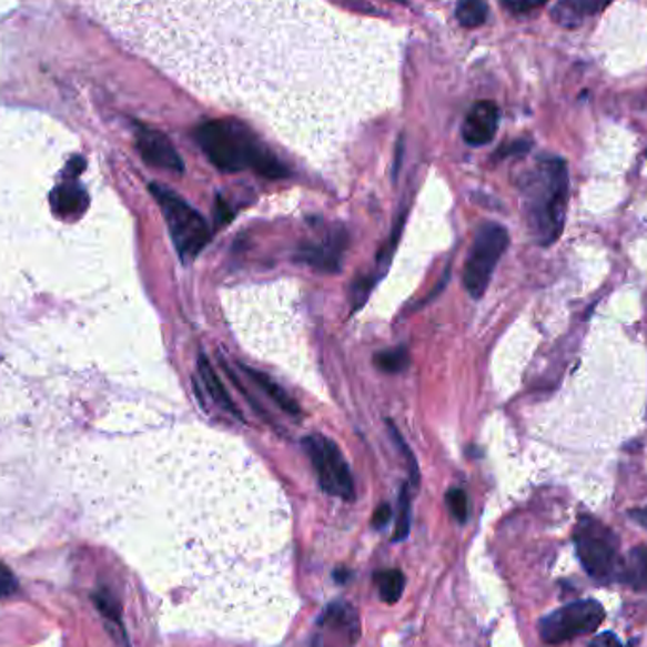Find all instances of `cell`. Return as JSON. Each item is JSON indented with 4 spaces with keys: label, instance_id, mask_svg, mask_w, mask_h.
Segmentation results:
<instances>
[{
    "label": "cell",
    "instance_id": "cell-1",
    "mask_svg": "<svg viewBox=\"0 0 647 647\" xmlns=\"http://www.w3.org/2000/svg\"><path fill=\"white\" fill-rule=\"evenodd\" d=\"M110 31L201 97L290 141H324L383 109L396 82L385 27L322 0H95Z\"/></svg>",
    "mask_w": 647,
    "mask_h": 647
},
{
    "label": "cell",
    "instance_id": "cell-2",
    "mask_svg": "<svg viewBox=\"0 0 647 647\" xmlns=\"http://www.w3.org/2000/svg\"><path fill=\"white\" fill-rule=\"evenodd\" d=\"M568 169L560 158H539L520 179L526 224L542 246L555 243L564 230L568 206Z\"/></svg>",
    "mask_w": 647,
    "mask_h": 647
},
{
    "label": "cell",
    "instance_id": "cell-3",
    "mask_svg": "<svg viewBox=\"0 0 647 647\" xmlns=\"http://www.w3.org/2000/svg\"><path fill=\"white\" fill-rule=\"evenodd\" d=\"M195 139L212 165L224 173L254 169L257 174L267 179L289 176V171L281 161L241 123L225 120L203 123L198 129Z\"/></svg>",
    "mask_w": 647,
    "mask_h": 647
},
{
    "label": "cell",
    "instance_id": "cell-4",
    "mask_svg": "<svg viewBox=\"0 0 647 647\" xmlns=\"http://www.w3.org/2000/svg\"><path fill=\"white\" fill-rule=\"evenodd\" d=\"M150 192L165 216L179 256L184 262H190L211 241V228L206 224V220L173 190L161 184H150Z\"/></svg>",
    "mask_w": 647,
    "mask_h": 647
},
{
    "label": "cell",
    "instance_id": "cell-5",
    "mask_svg": "<svg viewBox=\"0 0 647 647\" xmlns=\"http://www.w3.org/2000/svg\"><path fill=\"white\" fill-rule=\"evenodd\" d=\"M577 557L585 570L598 582H611L619 576V539L608 526L593 517H582L574 533Z\"/></svg>",
    "mask_w": 647,
    "mask_h": 647
},
{
    "label": "cell",
    "instance_id": "cell-6",
    "mask_svg": "<svg viewBox=\"0 0 647 647\" xmlns=\"http://www.w3.org/2000/svg\"><path fill=\"white\" fill-rule=\"evenodd\" d=\"M507 244H509V235L506 228H502L501 224L488 222L477 231L468 260L464 265V286L474 300H479L487 292L496 263L501 262Z\"/></svg>",
    "mask_w": 647,
    "mask_h": 647
},
{
    "label": "cell",
    "instance_id": "cell-7",
    "mask_svg": "<svg viewBox=\"0 0 647 647\" xmlns=\"http://www.w3.org/2000/svg\"><path fill=\"white\" fill-rule=\"evenodd\" d=\"M606 611L598 600L566 604L539 621V636L545 644H564L577 636L590 635L603 625Z\"/></svg>",
    "mask_w": 647,
    "mask_h": 647
},
{
    "label": "cell",
    "instance_id": "cell-8",
    "mask_svg": "<svg viewBox=\"0 0 647 647\" xmlns=\"http://www.w3.org/2000/svg\"><path fill=\"white\" fill-rule=\"evenodd\" d=\"M303 449L313 462L321 487L332 496H337L343 501H353V474L341 455L340 447L330 437L313 434V436L303 437Z\"/></svg>",
    "mask_w": 647,
    "mask_h": 647
},
{
    "label": "cell",
    "instance_id": "cell-9",
    "mask_svg": "<svg viewBox=\"0 0 647 647\" xmlns=\"http://www.w3.org/2000/svg\"><path fill=\"white\" fill-rule=\"evenodd\" d=\"M137 148L141 152L142 160L154 168L168 169L173 173H182L184 163L180 160L179 152L168 137L154 131V129L141 128L137 131Z\"/></svg>",
    "mask_w": 647,
    "mask_h": 647
},
{
    "label": "cell",
    "instance_id": "cell-10",
    "mask_svg": "<svg viewBox=\"0 0 647 647\" xmlns=\"http://www.w3.org/2000/svg\"><path fill=\"white\" fill-rule=\"evenodd\" d=\"M498 122H501L498 107L491 101H479L466 115L462 125V137L469 146H485L496 135Z\"/></svg>",
    "mask_w": 647,
    "mask_h": 647
},
{
    "label": "cell",
    "instance_id": "cell-11",
    "mask_svg": "<svg viewBox=\"0 0 647 647\" xmlns=\"http://www.w3.org/2000/svg\"><path fill=\"white\" fill-rule=\"evenodd\" d=\"M614 0H558L553 8V21L566 29H574L584 23L590 16L603 12Z\"/></svg>",
    "mask_w": 647,
    "mask_h": 647
},
{
    "label": "cell",
    "instance_id": "cell-12",
    "mask_svg": "<svg viewBox=\"0 0 647 647\" xmlns=\"http://www.w3.org/2000/svg\"><path fill=\"white\" fill-rule=\"evenodd\" d=\"M88 193L82 190V188L71 182V184H61V186L55 188L52 193V206L53 212L63 216V219H69V216H78L88 209Z\"/></svg>",
    "mask_w": 647,
    "mask_h": 647
},
{
    "label": "cell",
    "instance_id": "cell-13",
    "mask_svg": "<svg viewBox=\"0 0 647 647\" xmlns=\"http://www.w3.org/2000/svg\"><path fill=\"white\" fill-rule=\"evenodd\" d=\"M198 370L199 375H201V381H203V385H205L206 392H209L212 400H214V404H219V407L231 413L233 417L241 418V411L237 410V405H235V402L231 400L230 394L225 391V386L222 385V381H220L219 375L214 372V367L211 366V362H209L203 354L199 356Z\"/></svg>",
    "mask_w": 647,
    "mask_h": 647
},
{
    "label": "cell",
    "instance_id": "cell-14",
    "mask_svg": "<svg viewBox=\"0 0 647 647\" xmlns=\"http://www.w3.org/2000/svg\"><path fill=\"white\" fill-rule=\"evenodd\" d=\"M243 373L246 377L252 378V383L260 388V391L265 392L267 396L275 402L279 407H281L284 413H289L292 417L295 415H300V407L295 404L292 396H290L289 392L284 391L282 386L276 385L273 378L267 377L265 373L257 372V370H252V367H244Z\"/></svg>",
    "mask_w": 647,
    "mask_h": 647
},
{
    "label": "cell",
    "instance_id": "cell-15",
    "mask_svg": "<svg viewBox=\"0 0 647 647\" xmlns=\"http://www.w3.org/2000/svg\"><path fill=\"white\" fill-rule=\"evenodd\" d=\"M619 577L635 589H647V547H635L621 563Z\"/></svg>",
    "mask_w": 647,
    "mask_h": 647
},
{
    "label": "cell",
    "instance_id": "cell-16",
    "mask_svg": "<svg viewBox=\"0 0 647 647\" xmlns=\"http://www.w3.org/2000/svg\"><path fill=\"white\" fill-rule=\"evenodd\" d=\"M297 260H302L314 270L326 271V273L340 271V256L335 249H330V246H313V244L302 246Z\"/></svg>",
    "mask_w": 647,
    "mask_h": 647
},
{
    "label": "cell",
    "instance_id": "cell-17",
    "mask_svg": "<svg viewBox=\"0 0 647 647\" xmlns=\"http://www.w3.org/2000/svg\"><path fill=\"white\" fill-rule=\"evenodd\" d=\"M373 364L378 372L388 373V375H396L402 373L410 366V353L404 346H396V348H388V351H381L375 354Z\"/></svg>",
    "mask_w": 647,
    "mask_h": 647
},
{
    "label": "cell",
    "instance_id": "cell-18",
    "mask_svg": "<svg viewBox=\"0 0 647 647\" xmlns=\"http://www.w3.org/2000/svg\"><path fill=\"white\" fill-rule=\"evenodd\" d=\"M375 582L386 604H396L404 595L405 577L400 570L378 572Z\"/></svg>",
    "mask_w": 647,
    "mask_h": 647
},
{
    "label": "cell",
    "instance_id": "cell-19",
    "mask_svg": "<svg viewBox=\"0 0 647 647\" xmlns=\"http://www.w3.org/2000/svg\"><path fill=\"white\" fill-rule=\"evenodd\" d=\"M487 18L488 7L485 0H461L456 7V20L468 29L483 26Z\"/></svg>",
    "mask_w": 647,
    "mask_h": 647
},
{
    "label": "cell",
    "instance_id": "cell-20",
    "mask_svg": "<svg viewBox=\"0 0 647 647\" xmlns=\"http://www.w3.org/2000/svg\"><path fill=\"white\" fill-rule=\"evenodd\" d=\"M91 598L95 603V608L101 611V616L107 621L114 623L115 627L120 628V633L125 636L122 625V608H120V603L115 600V596L109 589H99L91 595Z\"/></svg>",
    "mask_w": 647,
    "mask_h": 647
},
{
    "label": "cell",
    "instance_id": "cell-21",
    "mask_svg": "<svg viewBox=\"0 0 647 647\" xmlns=\"http://www.w3.org/2000/svg\"><path fill=\"white\" fill-rule=\"evenodd\" d=\"M411 525V498L410 491L404 487L400 494V513H397L396 533H394V542L404 539L410 534Z\"/></svg>",
    "mask_w": 647,
    "mask_h": 647
},
{
    "label": "cell",
    "instance_id": "cell-22",
    "mask_svg": "<svg viewBox=\"0 0 647 647\" xmlns=\"http://www.w3.org/2000/svg\"><path fill=\"white\" fill-rule=\"evenodd\" d=\"M447 504L456 520L464 523L468 519V496L462 488H451L447 493Z\"/></svg>",
    "mask_w": 647,
    "mask_h": 647
},
{
    "label": "cell",
    "instance_id": "cell-23",
    "mask_svg": "<svg viewBox=\"0 0 647 647\" xmlns=\"http://www.w3.org/2000/svg\"><path fill=\"white\" fill-rule=\"evenodd\" d=\"M18 589H20L18 577L13 576V572L8 568L7 564L0 563V600L10 598Z\"/></svg>",
    "mask_w": 647,
    "mask_h": 647
},
{
    "label": "cell",
    "instance_id": "cell-24",
    "mask_svg": "<svg viewBox=\"0 0 647 647\" xmlns=\"http://www.w3.org/2000/svg\"><path fill=\"white\" fill-rule=\"evenodd\" d=\"M391 429L392 436H394V442H396L397 449L402 451V453H404L405 458H407V466H410L411 479H413V483L417 485L418 483L417 461H415V456H413V453H411L410 447H407V443L404 442V437L397 434V429L394 428L392 424Z\"/></svg>",
    "mask_w": 647,
    "mask_h": 647
},
{
    "label": "cell",
    "instance_id": "cell-25",
    "mask_svg": "<svg viewBox=\"0 0 647 647\" xmlns=\"http://www.w3.org/2000/svg\"><path fill=\"white\" fill-rule=\"evenodd\" d=\"M547 0H502V4L513 13H526L536 7H542Z\"/></svg>",
    "mask_w": 647,
    "mask_h": 647
},
{
    "label": "cell",
    "instance_id": "cell-26",
    "mask_svg": "<svg viewBox=\"0 0 647 647\" xmlns=\"http://www.w3.org/2000/svg\"><path fill=\"white\" fill-rule=\"evenodd\" d=\"M589 647H623V644L614 633H604V635L595 636Z\"/></svg>",
    "mask_w": 647,
    "mask_h": 647
},
{
    "label": "cell",
    "instance_id": "cell-27",
    "mask_svg": "<svg viewBox=\"0 0 647 647\" xmlns=\"http://www.w3.org/2000/svg\"><path fill=\"white\" fill-rule=\"evenodd\" d=\"M392 509L388 504H383V506L377 507V512L373 513V526L375 528H383V526L391 520Z\"/></svg>",
    "mask_w": 647,
    "mask_h": 647
},
{
    "label": "cell",
    "instance_id": "cell-28",
    "mask_svg": "<svg viewBox=\"0 0 647 647\" xmlns=\"http://www.w3.org/2000/svg\"><path fill=\"white\" fill-rule=\"evenodd\" d=\"M630 517H633L638 525L646 526L647 528V507H640V509L630 512Z\"/></svg>",
    "mask_w": 647,
    "mask_h": 647
}]
</instances>
